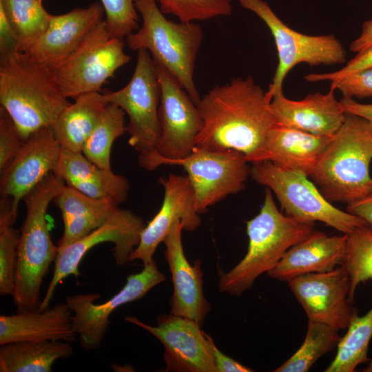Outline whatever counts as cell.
Returning <instances> with one entry per match:
<instances>
[{
    "label": "cell",
    "mask_w": 372,
    "mask_h": 372,
    "mask_svg": "<svg viewBox=\"0 0 372 372\" xmlns=\"http://www.w3.org/2000/svg\"><path fill=\"white\" fill-rule=\"evenodd\" d=\"M270 103L250 76L214 86L197 104L203 127L196 145L236 150L249 163L261 162L267 137L276 124Z\"/></svg>",
    "instance_id": "cell-1"
},
{
    "label": "cell",
    "mask_w": 372,
    "mask_h": 372,
    "mask_svg": "<svg viewBox=\"0 0 372 372\" xmlns=\"http://www.w3.org/2000/svg\"><path fill=\"white\" fill-rule=\"evenodd\" d=\"M0 103L25 141L37 130L52 127L70 103L54 72L19 51L0 59Z\"/></svg>",
    "instance_id": "cell-2"
},
{
    "label": "cell",
    "mask_w": 372,
    "mask_h": 372,
    "mask_svg": "<svg viewBox=\"0 0 372 372\" xmlns=\"http://www.w3.org/2000/svg\"><path fill=\"white\" fill-rule=\"evenodd\" d=\"M372 125L347 113L309 177L331 203L349 205L372 192Z\"/></svg>",
    "instance_id": "cell-3"
},
{
    "label": "cell",
    "mask_w": 372,
    "mask_h": 372,
    "mask_svg": "<svg viewBox=\"0 0 372 372\" xmlns=\"http://www.w3.org/2000/svg\"><path fill=\"white\" fill-rule=\"evenodd\" d=\"M65 185V181L52 172L23 200L26 216L20 231L15 289L12 296L17 312L39 308L41 284L58 254V247L51 240L48 209Z\"/></svg>",
    "instance_id": "cell-4"
},
{
    "label": "cell",
    "mask_w": 372,
    "mask_h": 372,
    "mask_svg": "<svg viewBox=\"0 0 372 372\" xmlns=\"http://www.w3.org/2000/svg\"><path fill=\"white\" fill-rule=\"evenodd\" d=\"M313 225L281 213L267 188L259 214L247 222V251L233 269L220 274V292L242 295L258 277L275 267L291 247L307 238L314 231Z\"/></svg>",
    "instance_id": "cell-5"
},
{
    "label": "cell",
    "mask_w": 372,
    "mask_h": 372,
    "mask_svg": "<svg viewBox=\"0 0 372 372\" xmlns=\"http://www.w3.org/2000/svg\"><path fill=\"white\" fill-rule=\"evenodd\" d=\"M142 25L125 38L130 49H145L156 65L165 68L199 103L200 96L194 81L196 56L202 43L201 27L194 22L168 20L155 0H136Z\"/></svg>",
    "instance_id": "cell-6"
},
{
    "label": "cell",
    "mask_w": 372,
    "mask_h": 372,
    "mask_svg": "<svg viewBox=\"0 0 372 372\" xmlns=\"http://www.w3.org/2000/svg\"><path fill=\"white\" fill-rule=\"evenodd\" d=\"M252 179L275 194L285 215L305 224L321 222L343 234H349L366 222L344 211L327 200L305 174L284 169L270 161L253 163Z\"/></svg>",
    "instance_id": "cell-7"
},
{
    "label": "cell",
    "mask_w": 372,
    "mask_h": 372,
    "mask_svg": "<svg viewBox=\"0 0 372 372\" xmlns=\"http://www.w3.org/2000/svg\"><path fill=\"white\" fill-rule=\"evenodd\" d=\"M161 93L156 65L145 49L138 50L128 83L118 90L105 92L110 103L121 107L128 116V143L138 152V161L155 152L161 136Z\"/></svg>",
    "instance_id": "cell-8"
},
{
    "label": "cell",
    "mask_w": 372,
    "mask_h": 372,
    "mask_svg": "<svg viewBox=\"0 0 372 372\" xmlns=\"http://www.w3.org/2000/svg\"><path fill=\"white\" fill-rule=\"evenodd\" d=\"M240 5L255 13L267 25L274 39L278 63L266 95L271 101L282 91L283 81L296 65H335L346 61V52L332 34L312 36L298 32L284 23L263 0H238Z\"/></svg>",
    "instance_id": "cell-9"
},
{
    "label": "cell",
    "mask_w": 372,
    "mask_h": 372,
    "mask_svg": "<svg viewBox=\"0 0 372 372\" xmlns=\"http://www.w3.org/2000/svg\"><path fill=\"white\" fill-rule=\"evenodd\" d=\"M156 65L161 91L158 108L161 136L155 152L138 161L149 171L165 161L189 155L196 146V139L203 127L200 112L188 93L165 68Z\"/></svg>",
    "instance_id": "cell-10"
},
{
    "label": "cell",
    "mask_w": 372,
    "mask_h": 372,
    "mask_svg": "<svg viewBox=\"0 0 372 372\" xmlns=\"http://www.w3.org/2000/svg\"><path fill=\"white\" fill-rule=\"evenodd\" d=\"M124 41L112 37L105 19L87 35L82 43L54 75L67 98L92 92H102L103 85L131 59Z\"/></svg>",
    "instance_id": "cell-11"
},
{
    "label": "cell",
    "mask_w": 372,
    "mask_h": 372,
    "mask_svg": "<svg viewBox=\"0 0 372 372\" xmlns=\"http://www.w3.org/2000/svg\"><path fill=\"white\" fill-rule=\"evenodd\" d=\"M248 163L246 156L236 150L196 146L184 158L165 161L163 165H177L185 169L195 193L198 211L202 213L245 188L250 175Z\"/></svg>",
    "instance_id": "cell-12"
},
{
    "label": "cell",
    "mask_w": 372,
    "mask_h": 372,
    "mask_svg": "<svg viewBox=\"0 0 372 372\" xmlns=\"http://www.w3.org/2000/svg\"><path fill=\"white\" fill-rule=\"evenodd\" d=\"M145 225L130 209L118 208L101 226L78 241L58 251L54 273L39 309L49 307L56 286L66 277L80 275L79 266L84 256L94 246L103 242L114 243L113 256L118 265H125L139 243Z\"/></svg>",
    "instance_id": "cell-13"
},
{
    "label": "cell",
    "mask_w": 372,
    "mask_h": 372,
    "mask_svg": "<svg viewBox=\"0 0 372 372\" xmlns=\"http://www.w3.org/2000/svg\"><path fill=\"white\" fill-rule=\"evenodd\" d=\"M165 280L153 260L141 272L129 275L123 287L102 304L94 303L100 297L97 293L68 296L65 302L72 311L73 329L81 347L89 351L98 349L110 325L111 313L121 305L141 299Z\"/></svg>",
    "instance_id": "cell-14"
},
{
    "label": "cell",
    "mask_w": 372,
    "mask_h": 372,
    "mask_svg": "<svg viewBox=\"0 0 372 372\" xmlns=\"http://www.w3.org/2000/svg\"><path fill=\"white\" fill-rule=\"evenodd\" d=\"M288 284L309 321L339 331L347 329L357 314L349 298L350 278L342 266L326 272L301 275Z\"/></svg>",
    "instance_id": "cell-15"
},
{
    "label": "cell",
    "mask_w": 372,
    "mask_h": 372,
    "mask_svg": "<svg viewBox=\"0 0 372 372\" xmlns=\"http://www.w3.org/2000/svg\"><path fill=\"white\" fill-rule=\"evenodd\" d=\"M125 320L149 332L163 344L165 371L217 372L206 333L196 321L171 313L158 316L156 326L134 316H125Z\"/></svg>",
    "instance_id": "cell-16"
},
{
    "label": "cell",
    "mask_w": 372,
    "mask_h": 372,
    "mask_svg": "<svg viewBox=\"0 0 372 372\" xmlns=\"http://www.w3.org/2000/svg\"><path fill=\"white\" fill-rule=\"evenodd\" d=\"M164 188L162 206L141 232L138 245L129 260H141L145 265L153 259L158 245L163 242L171 227L177 221L183 223V230L194 231L201 223L196 198L187 176L169 174L160 178Z\"/></svg>",
    "instance_id": "cell-17"
},
{
    "label": "cell",
    "mask_w": 372,
    "mask_h": 372,
    "mask_svg": "<svg viewBox=\"0 0 372 372\" xmlns=\"http://www.w3.org/2000/svg\"><path fill=\"white\" fill-rule=\"evenodd\" d=\"M61 151L52 127L32 134L9 165L1 172V196L10 198L13 208L18 211L21 200L54 172Z\"/></svg>",
    "instance_id": "cell-18"
},
{
    "label": "cell",
    "mask_w": 372,
    "mask_h": 372,
    "mask_svg": "<svg viewBox=\"0 0 372 372\" xmlns=\"http://www.w3.org/2000/svg\"><path fill=\"white\" fill-rule=\"evenodd\" d=\"M104 9L99 2H94L86 8H74L63 14H52L43 34L23 52L54 72L104 19Z\"/></svg>",
    "instance_id": "cell-19"
},
{
    "label": "cell",
    "mask_w": 372,
    "mask_h": 372,
    "mask_svg": "<svg viewBox=\"0 0 372 372\" xmlns=\"http://www.w3.org/2000/svg\"><path fill=\"white\" fill-rule=\"evenodd\" d=\"M183 223L176 222L171 227L163 242L165 258L168 264L174 287L170 299V313L187 318L200 326L211 307L203 293V280L200 260L191 265L187 260L182 243Z\"/></svg>",
    "instance_id": "cell-20"
},
{
    "label": "cell",
    "mask_w": 372,
    "mask_h": 372,
    "mask_svg": "<svg viewBox=\"0 0 372 372\" xmlns=\"http://www.w3.org/2000/svg\"><path fill=\"white\" fill-rule=\"evenodd\" d=\"M330 87L326 94L316 92L300 101L285 96L283 92L275 94L270 103L277 124L312 134L333 136L343 124L346 112Z\"/></svg>",
    "instance_id": "cell-21"
},
{
    "label": "cell",
    "mask_w": 372,
    "mask_h": 372,
    "mask_svg": "<svg viewBox=\"0 0 372 372\" xmlns=\"http://www.w3.org/2000/svg\"><path fill=\"white\" fill-rule=\"evenodd\" d=\"M347 241V234L328 236L313 231L304 240L291 247L267 275L288 282L301 275L331 271L342 265Z\"/></svg>",
    "instance_id": "cell-22"
},
{
    "label": "cell",
    "mask_w": 372,
    "mask_h": 372,
    "mask_svg": "<svg viewBox=\"0 0 372 372\" xmlns=\"http://www.w3.org/2000/svg\"><path fill=\"white\" fill-rule=\"evenodd\" d=\"M73 313L66 302L43 310L39 309L0 316V345L19 341L76 340Z\"/></svg>",
    "instance_id": "cell-23"
},
{
    "label": "cell",
    "mask_w": 372,
    "mask_h": 372,
    "mask_svg": "<svg viewBox=\"0 0 372 372\" xmlns=\"http://www.w3.org/2000/svg\"><path fill=\"white\" fill-rule=\"evenodd\" d=\"M276 124L264 146L262 161H270L284 169L300 172L308 176L332 139Z\"/></svg>",
    "instance_id": "cell-24"
},
{
    "label": "cell",
    "mask_w": 372,
    "mask_h": 372,
    "mask_svg": "<svg viewBox=\"0 0 372 372\" xmlns=\"http://www.w3.org/2000/svg\"><path fill=\"white\" fill-rule=\"evenodd\" d=\"M54 173L87 196L114 199L118 204L126 200L130 187L125 177L98 167L82 152L62 149Z\"/></svg>",
    "instance_id": "cell-25"
},
{
    "label": "cell",
    "mask_w": 372,
    "mask_h": 372,
    "mask_svg": "<svg viewBox=\"0 0 372 372\" xmlns=\"http://www.w3.org/2000/svg\"><path fill=\"white\" fill-rule=\"evenodd\" d=\"M54 202L61 212L64 225L58 251L101 226L119 205L114 199L90 197L67 185Z\"/></svg>",
    "instance_id": "cell-26"
},
{
    "label": "cell",
    "mask_w": 372,
    "mask_h": 372,
    "mask_svg": "<svg viewBox=\"0 0 372 372\" xmlns=\"http://www.w3.org/2000/svg\"><path fill=\"white\" fill-rule=\"evenodd\" d=\"M52 125L54 136L63 149L82 152L101 115L110 103L105 93L92 92L76 96Z\"/></svg>",
    "instance_id": "cell-27"
},
{
    "label": "cell",
    "mask_w": 372,
    "mask_h": 372,
    "mask_svg": "<svg viewBox=\"0 0 372 372\" xmlns=\"http://www.w3.org/2000/svg\"><path fill=\"white\" fill-rule=\"evenodd\" d=\"M72 353L70 342L61 340L10 342L0 345V371L51 372L56 360Z\"/></svg>",
    "instance_id": "cell-28"
},
{
    "label": "cell",
    "mask_w": 372,
    "mask_h": 372,
    "mask_svg": "<svg viewBox=\"0 0 372 372\" xmlns=\"http://www.w3.org/2000/svg\"><path fill=\"white\" fill-rule=\"evenodd\" d=\"M372 338V307L364 316L355 314L340 338L337 353L325 372H353L356 367L369 361V344Z\"/></svg>",
    "instance_id": "cell-29"
},
{
    "label": "cell",
    "mask_w": 372,
    "mask_h": 372,
    "mask_svg": "<svg viewBox=\"0 0 372 372\" xmlns=\"http://www.w3.org/2000/svg\"><path fill=\"white\" fill-rule=\"evenodd\" d=\"M124 111L110 103L101 115L86 141L82 153L93 163L105 169H112L110 154L115 140L127 132Z\"/></svg>",
    "instance_id": "cell-30"
},
{
    "label": "cell",
    "mask_w": 372,
    "mask_h": 372,
    "mask_svg": "<svg viewBox=\"0 0 372 372\" xmlns=\"http://www.w3.org/2000/svg\"><path fill=\"white\" fill-rule=\"evenodd\" d=\"M18 211L10 198L0 200V294L12 296L16 283L20 231L13 227Z\"/></svg>",
    "instance_id": "cell-31"
},
{
    "label": "cell",
    "mask_w": 372,
    "mask_h": 372,
    "mask_svg": "<svg viewBox=\"0 0 372 372\" xmlns=\"http://www.w3.org/2000/svg\"><path fill=\"white\" fill-rule=\"evenodd\" d=\"M0 8L17 33L22 52L43 34L52 15L43 0H0Z\"/></svg>",
    "instance_id": "cell-32"
},
{
    "label": "cell",
    "mask_w": 372,
    "mask_h": 372,
    "mask_svg": "<svg viewBox=\"0 0 372 372\" xmlns=\"http://www.w3.org/2000/svg\"><path fill=\"white\" fill-rule=\"evenodd\" d=\"M338 331L320 322L308 321L304 340L298 350L274 372H307L324 354L332 351L340 340Z\"/></svg>",
    "instance_id": "cell-33"
},
{
    "label": "cell",
    "mask_w": 372,
    "mask_h": 372,
    "mask_svg": "<svg viewBox=\"0 0 372 372\" xmlns=\"http://www.w3.org/2000/svg\"><path fill=\"white\" fill-rule=\"evenodd\" d=\"M347 235L346 254L341 266L349 276V298L353 301L358 285L372 280V229L366 225Z\"/></svg>",
    "instance_id": "cell-34"
},
{
    "label": "cell",
    "mask_w": 372,
    "mask_h": 372,
    "mask_svg": "<svg viewBox=\"0 0 372 372\" xmlns=\"http://www.w3.org/2000/svg\"><path fill=\"white\" fill-rule=\"evenodd\" d=\"M161 11L176 17L180 21H204L230 16L232 0H155Z\"/></svg>",
    "instance_id": "cell-35"
},
{
    "label": "cell",
    "mask_w": 372,
    "mask_h": 372,
    "mask_svg": "<svg viewBox=\"0 0 372 372\" xmlns=\"http://www.w3.org/2000/svg\"><path fill=\"white\" fill-rule=\"evenodd\" d=\"M136 0H101L105 26L112 37L123 40L139 28Z\"/></svg>",
    "instance_id": "cell-36"
},
{
    "label": "cell",
    "mask_w": 372,
    "mask_h": 372,
    "mask_svg": "<svg viewBox=\"0 0 372 372\" xmlns=\"http://www.w3.org/2000/svg\"><path fill=\"white\" fill-rule=\"evenodd\" d=\"M25 141L7 112L0 107V172L6 169L21 149Z\"/></svg>",
    "instance_id": "cell-37"
},
{
    "label": "cell",
    "mask_w": 372,
    "mask_h": 372,
    "mask_svg": "<svg viewBox=\"0 0 372 372\" xmlns=\"http://www.w3.org/2000/svg\"><path fill=\"white\" fill-rule=\"evenodd\" d=\"M331 87L343 97L363 99L372 96V68L331 81Z\"/></svg>",
    "instance_id": "cell-38"
},
{
    "label": "cell",
    "mask_w": 372,
    "mask_h": 372,
    "mask_svg": "<svg viewBox=\"0 0 372 372\" xmlns=\"http://www.w3.org/2000/svg\"><path fill=\"white\" fill-rule=\"evenodd\" d=\"M371 68H372V45L357 53L339 70L324 74H309L304 78L309 82L333 81Z\"/></svg>",
    "instance_id": "cell-39"
},
{
    "label": "cell",
    "mask_w": 372,
    "mask_h": 372,
    "mask_svg": "<svg viewBox=\"0 0 372 372\" xmlns=\"http://www.w3.org/2000/svg\"><path fill=\"white\" fill-rule=\"evenodd\" d=\"M21 51L20 40L0 8V58H5Z\"/></svg>",
    "instance_id": "cell-40"
},
{
    "label": "cell",
    "mask_w": 372,
    "mask_h": 372,
    "mask_svg": "<svg viewBox=\"0 0 372 372\" xmlns=\"http://www.w3.org/2000/svg\"><path fill=\"white\" fill-rule=\"evenodd\" d=\"M206 338L217 372L253 371L252 369L242 364L220 351L210 335L206 333Z\"/></svg>",
    "instance_id": "cell-41"
},
{
    "label": "cell",
    "mask_w": 372,
    "mask_h": 372,
    "mask_svg": "<svg viewBox=\"0 0 372 372\" xmlns=\"http://www.w3.org/2000/svg\"><path fill=\"white\" fill-rule=\"evenodd\" d=\"M347 210L363 219L372 229V192L360 200L347 205Z\"/></svg>",
    "instance_id": "cell-42"
},
{
    "label": "cell",
    "mask_w": 372,
    "mask_h": 372,
    "mask_svg": "<svg viewBox=\"0 0 372 372\" xmlns=\"http://www.w3.org/2000/svg\"><path fill=\"white\" fill-rule=\"evenodd\" d=\"M340 102L346 113L363 118L372 125V103H360L349 97H343Z\"/></svg>",
    "instance_id": "cell-43"
},
{
    "label": "cell",
    "mask_w": 372,
    "mask_h": 372,
    "mask_svg": "<svg viewBox=\"0 0 372 372\" xmlns=\"http://www.w3.org/2000/svg\"><path fill=\"white\" fill-rule=\"evenodd\" d=\"M371 45H372V19L363 23L360 36L351 42L349 49L358 53Z\"/></svg>",
    "instance_id": "cell-44"
},
{
    "label": "cell",
    "mask_w": 372,
    "mask_h": 372,
    "mask_svg": "<svg viewBox=\"0 0 372 372\" xmlns=\"http://www.w3.org/2000/svg\"><path fill=\"white\" fill-rule=\"evenodd\" d=\"M364 372H372V359L369 360L367 366L364 369Z\"/></svg>",
    "instance_id": "cell-45"
},
{
    "label": "cell",
    "mask_w": 372,
    "mask_h": 372,
    "mask_svg": "<svg viewBox=\"0 0 372 372\" xmlns=\"http://www.w3.org/2000/svg\"><path fill=\"white\" fill-rule=\"evenodd\" d=\"M43 1H44V0H43Z\"/></svg>",
    "instance_id": "cell-46"
}]
</instances>
